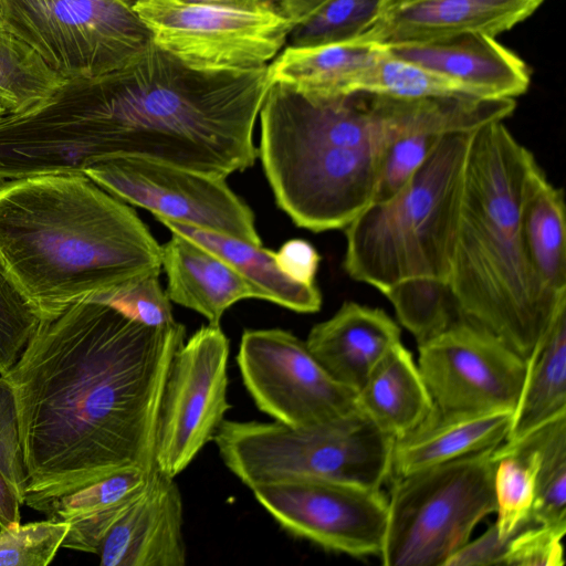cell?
Instances as JSON below:
<instances>
[{"instance_id": "obj_1", "label": "cell", "mask_w": 566, "mask_h": 566, "mask_svg": "<svg viewBox=\"0 0 566 566\" xmlns=\"http://www.w3.org/2000/svg\"><path fill=\"white\" fill-rule=\"evenodd\" d=\"M185 325L149 327L80 301L42 319L11 384L28 475L23 504L42 503L128 469L151 473L158 413Z\"/></svg>"}, {"instance_id": "obj_2", "label": "cell", "mask_w": 566, "mask_h": 566, "mask_svg": "<svg viewBox=\"0 0 566 566\" xmlns=\"http://www.w3.org/2000/svg\"><path fill=\"white\" fill-rule=\"evenodd\" d=\"M270 85L269 65L199 71L151 43L119 70L67 80L21 115L20 136L42 174L139 156L226 179L255 163L253 130Z\"/></svg>"}, {"instance_id": "obj_3", "label": "cell", "mask_w": 566, "mask_h": 566, "mask_svg": "<svg viewBox=\"0 0 566 566\" xmlns=\"http://www.w3.org/2000/svg\"><path fill=\"white\" fill-rule=\"evenodd\" d=\"M0 266L45 319L160 272L161 245L128 203L86 175H36L0 184Z\"/></svg>"}, {"instance_id": "obj_4", "label": "cell", "mask_w": 566, "mask_h": 566, "mask_svg": "<svg viewBox=\"0 0 566 566\" xmlns=\"http://www.w3.org/2000/svg\"><path fill=\"white\" fill-rule=\"evenodd\" d=\"M537 164L504 120L472 132L448 280L460 319L525 360L566 306L542 286L523 242L524 188Z\"/></svg>"}, {"instance_id": "obj_5", "label": "cell", "mask_w": 566, "mask_h": 566, "mask_svg": "<svg viewBox=\"0 0 566 566\" xmlns=\"http://www.w3.org/2000/svg\"><path fill=\"white\" fill-rule=\"evenodd\" d=\"M259 116L264 174L297 227L344 230L373 203L389 137L369 94L315 97L272 82Z\"/></svg>"}, {"instance_id": "obj_6", "label": "cell", "mask_w": 566, "mask_h": 566, "mask_svg": "<svg viewBox=\"0 0 566 566\" xmlns=\"http://www.w3.org/2000/svg\"><path fill=\"white\" fill-rule=\"evenodd\" d=\"M471 134L446 135L403 187L344 229L353 280L382 294L409 282L448 285Z\"/></svg>"}, {"instance_id": "obj_7", "label": "cell", "mask_w": 566, "mask_h": 566, "mask_svg": "<svg viewBox=\"0 0 566 566\" xmlns=\"http://www.w3.org/2000/svg\"><path fill=\"white\" fill-rule=\"evenodd\" d=\"M212 441L227 468L251 490L297 479L380 490L391 475L395 446V438L359 410L313 428L224 419Z\"/></svg>"}, {"instance_id": "obj_8", "label": "cell", "mask_w": 566, "mask_h": 566, "mask_svg": "<svg viewBox=\"0 0 566 566\" xmlns=\"http://www.w3.org/2000/svg\"><path fill=\"white\" fill-rule=\"evenodd\" d=\"M493 449L394 479L382 565L444 566L474 527L495 513Z\"/></svg>"}, {"instance_id": "obj_9", "label": "cell", "mask_w": 566, "mask_h": 566, "mask_svg": "<svg viewBox=\"0 0 566 566\" xmlns=\"http://www.w3.org/2000/svg\"><path fill=\"white\" fill-rule=\"evenodd\" d=\"M0 21L65 80L119 70L154 43L130 0H0Z\"/></svg>"}, {"instance_id": "obj_10", "label": "cell", "mask_w": 566, "mask_h": 566, "mask_svg": "<svg viewBox=\"0 0 566 566\" xmlns=\"http://www.w3.org/2000/svg\"><path fill=\"white\" fill-rule=\"evenodd\" d=\"M153 42L184 64L206 72H247L268 65L293 24L266 9L130 0Z\"/></svg>"}, {"instance_id": "obj_11", "label": "cell", "mask_w": 566, "mask_h": 566, "mask_svg": "<svg viewBox=\"0 0 566 566\" xmlns=\"http://www.w3.org/2000/svg\"><path fill=\"white\" fill-rule=\"evenodd\" d=\"M84 175L122 201L150 211L156 219L262 245L252 210L223 178L139 156L99 159L87 166Z\"/></svg>"}, {"instance_id": "obj_12", "label": "cell", "mask_w": 566, "mask_h": 566, "mask_svg": "<svg viewBox=\"0 0 566 566\" xmlns=\"http://www.w3.org/2000/svg\"><path fill=\"white\" fill-rule=\"evenodd\" d=\"M237 363L255 406L282 424L313 428L359 410L357 391L335 380L289 331L245 329Z\"/></svg>"}, {"instance_id": "obj_13", "label": "cell", "mask_w": 566, "mask_h": 566, "mask_svg": "<svg viewBox=\"0 0 566 566\" xmlns=\"http://www.w3.org/2000/svg\"><path fill=\"white\" fill-rule=\"evenodd\" d=\"M230 342L220 325H203L176 350L161 397L155 462L175 478L212 441L228 401Z\"/></svg>"}, {"instance_id": "obj_14", "label": "cell", "mask_w": 566, "mask_h": 566, "mask_svg": "<svg viewBox=\"0 0 566 566\" xmlns=\"http://www.w3.org/2000/svg\"><path fill=\"white\" fill-rule=\"evenodd\" d=\"M418 352L419 371L438 409L514 410L527 364L490 332L458 319Z\"/></svg>"}, {"instance_id": "obj_15", "label": "cell", "mask_w": 566, "mask_h": 566, "mask_svg": "<svg viewBox=\"0 0 566 566\" xmlns=\"http://www.w3.org/2000/svg\"><path fill=\"white\" fill-rule=\"evenodd\" d=\"M252 492L294 536L354 557L381 553L388 512L381 490L297 479L259 485Z\"/></svg>"}, {"instance_id": "obj_16", "label": "cell", "mask_w": 566, "mask_h": 566, "mask_svg": "<svg viewBox=\"0 0 566 566\" xmlns=\"http://www.w3.org/2000/svg\"><path fill=\"white\" fill-rule=\"evenodd\" d=\"M384 105L397 136L382 155L373 202L388 199L403 187L446 135L471 133L504 120L516 103L513 98L385 96Z\"/></svg>"}, {"instance_id": "obj_17", "label": "cell", "mask_w": 566, "mask_h": 566, "mask_svg": "<svg viewBox=\"0 0 566 566\" xmlns=\"http://www.w3.org/2000/svg\"><path fill=\"white\" fill-rule=\"evenodd\" d=\"M545 0H382L377 20L356 42L381 46L462 33L496 36L531 17Z\"/></svg>"}, {"instance_id": "obj_18", "label": "cell", "mask_w": 566, "mask_h": 566, "mask_svg": "<svg viewBox=\"0 0 566 566\" xmlns=\"http://www.w3.org/2000/svg\"><path fill=\"white\" fill-rule=\"evenodd\" d=\"M184 505L175 478L150 473L143 494L113 524L97 555L104 566H185Z\"/></svg>"}, {"instance_id": "obj_19", "label": "cell", "mask_w": 566, "mask_h": 566, "mask_svg": "<svg viewBox=\"0 0 566 566\" xmlns=\"http://www.w3.org/2000/svg\"><path fill=\"white\" fill-rule=\"evenodd\" d=\"M382 48L395 57L463 85L479 98L514 99L531 84L525 62L494 36L483 33Z\"/></svg>"}, {"instance_id": "obj_20", "label": "cell", "mask_w": 566, "mask_h": 566, "mask_svg": "<svg viewBox=\"0 0 566 566\" xmlns=\"http://www.w3.org/2000/svg\"><path fill=\"white\" fill-rule=\"evenodd\" d=\"M400 342L399 325L382 308L348 301L314 325L305 344L335 380L357 391Z\"/></svg>"}, {"instance_id": "obj_21", "label": "cell", "mask_w": 566, "mask_h": 566, "mask_svg": "<svg viewBox=\"0 0 566 566\" xmlns=\"http://www.w3.org/2000/svg\"><path fill=\"white\" fill-rule=\"evenodd\" d=\"M512 410L443 411L437 407L418 427L395 439L391 475L402 476L505 441Z\"/></svg>"}, {"instance_id": "obj_22", "label": "cell", "mask_w": 566, "mask_h": 566, "mask_svg": "<svg viewBox=\"0 0 566 566\" xmlns=\"http://www.w3.org/2000/svg\"><path fill=\"white\" fill-rule=\"evenodd\" d=\"M161 269L170 302L199 313L210 325H219L237 302L259 298L254 287L230 265L176 233L161 245Z\"/></svg>"}, {"instance_id": "obj_23", "label": "cell", "mask_w": 566, "mask_h": 566, "mask_svg": "<svg viewBox=\"0 0 566 566\" xmlns=\"http://www.w3.org/2000/svg\"><path fill=\"white\" fill-rule=\"evenodd\" d=\"M357 407L395 439L413 430L434 410L418 365L401 342L380 359L357 390Z\"/></svg>"}, {"instance_id": "obj_24", "label": "cell", "mask_w": 566, "mask_h": 566, "mask_svg": "<svg viewBox=\"0 0 566 566\" xmlns=\"http://www.w3.org/2000/svg\"><path fill=\"white\" fill-rule=\"evenodd\" d=\"M171 233L182 235L209 250L238 272L256 291L260 300L297 313L321 310L322 294L317 285L291 280L276 265L273 251L238 238L158 218Z\"/></svg>"}, {"instance_id": "obj_25", "label": "cell", "mask_w": 566, "mask_h": 566, "mask_svg": "<svg viewBox=\"0 0 566 566\" xmlns=\"http://www.w3.org/2000/svg\"><path fill=\"white\" fill-rule=\"evenodd\" d=\"M524 247L533 272L555 297L566 296V221L562 189L537 164L524 188L521 210Z\"/></svg>"}, {"instance_id": "obj_26", "label": "cell", "mask_w": 566, "mask_h": 566, "mask_svg": "<svg viewBox=\"0 0 566 566\" xmlns=\"http://www.w3.org/2000/svg\"><path fill=\"white\" fill-rule=\"evenodd\" d=\"M378 49L376 44L356 41L312 48L285 46L269 65L270 80L315 97L355 94L359 76Z\"/></svg>"}, {"instance_id": "obj_27", "label": "cell", "mask_w": 566, "mask_h": 566, "mask_svg": "<svg viewBox=\"0 0 566 566\" xmlns=\"http://www.w3.org/2000/svg\"><path fill=\"white\" fill-rule=\"evenodd\" d=\"M525 380L504 442L527 436L566 413V306L526 359Z\"/></svg>"}, {"instance_id": "obj_28", "label": "cell", "mask_w": 566, "mask_h": 566, "mask_svg": "<svg viewBox=\"0 0 566 566\" xmlns=\"http://www.w3.org/2000/svg\"><path fill=\"white\" fill-rule=\"evenodd\" d=\"M495 460L494 492L501 538L510 539L532 522L536 494L539 451L531 434L493 449Z\"/></svg>"}, {"instance_id": "obj_29", "label": "cell", "mask_w": 566, "mask_h": 566, "mask_svg": "<svg viewBox=\"0 0 566 566\" xmlns=\"http://www.w3.org/2000/svg\"><path fill=\"white\" fill-rule=\"evenodd\" d=\"M66 81L0 21V99L9 113L45 101Z\"/></svg>"}, {"instance_id": "obj_30", "label": "cell", "mask_w": 566, "mask_h": 566, "mask_svg": "<svg viewBox=\"0 0 566 566\" xmlns=\"http://www.w3.org/2000/svg\"><path fill=\"white\" fill-rule=\"evenodd\" d=\"M378 48L375 59L359 76L355 93L398 98L475 97L463 85L419 65L395 57L380 45Z\"/></svg>"}, {"instance_id": "obj_31", "label": "cell", "mask_w": 566, "mask_h": 566, "mask_svg": "<svg viewBox=\"0 0 566 566\" xmlns=\"http://www.w3.org/2000/svg\"><path fill=\"white\" fill-rule=\"evenodd\" d=\"M382 0H326L293 25L286 46L312 48L356 41L377 20Z\"/></svg>"}, {"instance_id": "obj_32", "label": "cell", "mask_w": 566, "mask_h": 566, "mask_svg": "<svg viewBox=\"0 0 566 566\" xmlns=\"http://www.w3.org/2000/svg\"><path fill=\"white\" fill-rule=\"evenodd\" d=\"M539 451L533 523H566V413L528 433Z\"/></svg>"}, {"instance_id": "obj_33", "label": "cell", "mask_w": 566, "mask_h": 566, "mask_svg": "<svg viewBox=\"0 0 566 566\" xmlns=\"http://www.w3.org/2000/svg\"><path fill=\"white\" fill-rule=\"evenodd\" d=\"M149 475L140 469L124 470L67 494L51 499L42 503L36 511L44 512L50 520L71 523L135 501L143 494Z\"/></svg>"}, {"instance_id": "obj_34", "label": "cell", "mask_w": 566, "mask_h": 566, "mask_svg": "<svg viewBox=\"0 0 566 566\" xmlns=\"http://www.w3.org/2000/svg\"><path fill=\"white\" fill-rule=\"evenodd\" d=\"M160 272L130 277L85 301L109 305L132 319L149 327H167L176 323L172 306L159 282Z\"/></svg>"}, {"instance_id": "obj_35", "label": "cell", "mask_w": 566, "mask_h": 566, "mask_svg": "<svg viewBox=\"0 0 566 566\" xmlns=\"http://www.w3.org/2000/svg\"><path fill=\"white\" fill-rule=\"evenodd\" d=\"M70 524L45 520L0 530V566H44L52 562Z\"/></svg>"}, {"instance_id": "obj_36", "label": "cell", "mask_w": 566, "mask_h": 566, "mask_svg": "<svg viewBox=\"0 0 566 566\" xmlns=\"http://www.w3.org/2000/svg\"><path fill=\"white\" fill-rule=\"evenodd\" d=\"M41 321L40 312L0 266V375L17 363Z\"/></svg>"}, {"instance_id": "obj_37", "label": "cell", "mask_w": 566, "mask_h": 566, "mask_svg": "<svg viewBox=\"0 0 566 566\" xmlns=\"http://www.w3.org/2000/svg\"><path fill=\"white\" fill-rule=\"evenodd\" d=\"M566 523H528L507 543L506 566H563Z\"/></svg>"}, {"instance_id": "obj_38", "label": "cell", "mask_w": 566, "mask_h": 566, "mask_svg": "<svg viewBox=\"0 0 566 566\" xmlns=\"http://www.w3.org/2000/svg\"><path fill=\"white\" fill-rule=\"evenodd\" d=\"M0 472L23 504L28 475L20 439L18 406L13 388L3 375H0Z\"/></svg>"}, {"instance_id": "obj_39", "label": "cell", "mask_w": 566, "mask_h": 566, "mask_svg": "<svg viewBox=\"0 0 566 566\" xmlns=\"http://www.w3.org/2000/svg\"><path fill=\"white\" fill-rule=\"evenodd\" d=\"M273 254L279 269L291 280L316 285L321 255L312 243L303 239H292L284 242Z\"/></svg>"}, {"instance_id": "obj_40", "label": "cell", "mask_w": 566, "mask_h": 566, "mask_svg": "<svg viewBox=\"0 0 566 566\" xmlns=\"http://www.w3.org/2000/svg\"><path fill=\"white\" fill-rule=\"evenodd\" d=\"M509 539L501 538L495 523L474 541L455 551L444 566L504 565Z\"/></svg>"}, {"instance_id": "obj_41", "label": "cell", "mask_w": 566, "mask_h": 566, "mask_svg": "<svg viewBox=\"0 0 566 566\" xmlns=\"http://www.w3.org/2000/svg\"><path fill=\"white\" fill-rule=\"evenodd\" d=\"M326 0H260L265 9L286 19L293 25L312 14Z\"/></svg>"}, {"instance_id": "obj_42", "label": "cell", "mask_w": 566, "mask_h": 566, "mask_svg": "<svg viewBox=\"0 0 566 566\" xmlns=\"http://www.w3.org/2000/svg\"><path fill=\"white\" fill-rule=\"evenodd\" d=\"M21 505L17 492L0 472V530L20 524Z\"/></svg>"}, {"instance_id": "obj_43", "label": "cell", "mask_w": 566, "mask_h": 566, "mask_svg": "<svg viewBox=\"0 0 566 566\" xmlns=\"http://www.w3.org/2000/svg\"><path fill=\"white\" fill-rule=\"evenodd\" d=\"M184 3H193V4H218V6H228V7H238V8H247V9H265L260 0H176ZM268 10V9H266Z\"/></svg>"}, {"instance_id": "obj_44", "label": "cell", "mask_w": 566, "mask_h": 566, "mask_svg": "<svg viewBox=\"0 0 566 566\" xmlns=\"http://www.w3.org/2000/svg\"><path fill=\"white\" fill-rule=\"evenodd\" d=\"M8 112V108L6 106V104L0 99V117L6 115Z\"/></svg>"}]
</instances>
